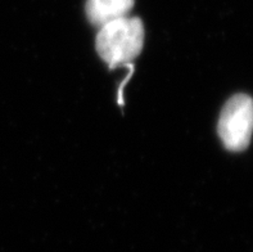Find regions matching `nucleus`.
<instances>
[{
	"label": "nucleus",
	"instance_id": "f03ea898",
	"mask_svg": "<svg viewBox=\"0 0 253 252\" xmlns=\"http://www.w3.org/2000/svg\"><path fill=\"white\" fill-rule=\"evenodd\" d=\"M218 135L231 152L248 147L253 131V99L247 94L231 97L220 115Z\"/></svg>",
	"mask_w": 253,
	"mask_h": 252
},
{
	"label": "nucleus",
	"instance_id": "f257e3e1",
	"mask_svg": "<svg viewBox=\"0 0 253 252\" xmlns=\"http://www.w3.org/2000/svg\"><path fill=\"white\" fill-rule=\"evenodd\" d=\"M144 44V26L140 18L127 16L100 26L96 50L109 68L131 63Z\"/></svg>",
	"mask_w": 253,
	"mask_h": 252
},
{
	"label": "nucleus",
	"instance_id": "7ed1b4c3",
	"mask_svg": "<svg viewBox=\"0 0 253 252\" xmlns=\"http://www.w3.org/2000/svg\"><path fill=\"white\" fill-rule=\"evenodd\" d=\"M134 6V0H87L85 10L89 21L95 26L127 16Z\"/></svg>",
	"mask_w": 253,
	"mask_h": 252
}]
</instances>
